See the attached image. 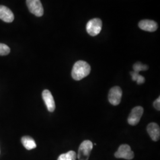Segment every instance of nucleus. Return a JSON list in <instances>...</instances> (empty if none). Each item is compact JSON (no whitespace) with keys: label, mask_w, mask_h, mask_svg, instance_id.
Masks as SVG:
<instances>
[{"label":"nucleus","mask_w":160,"mask_h":160,"mask_svg":"<svg viewBox=\"0 0 160 160\" xmlns=\"http://www.w3.org/2000/svg\"><path fill=\"white\" fill-rule=\"evenodd\" d=\"M91 67L90 65L84 61H78L74 65L72 69V77L76 81L83 79L90 74Z\"/></svg>","instance_id":"1"},{"label":"nucleus","mask_w":160,"mask_h":160,"mask_svg":"<svg viewBox=\"0 0 160 160\" xmlns=\"http://www.w3.org/2000/svg\"><path fill=\"white\" fill-rule=\"evenodd\" d=\"M102 28V22L100 18H95L88 22L86 25L87 33L92 36H96L99 34Z\"/></svg>","instance_id":"2"},{"label":"nucleus","mask_w":160,"mask_h":160,"mask_svg":"<svg viewBox=\"0 0 160 160\" xmlns=\"http://www.w3.org/2000/svg\"><path fill=\"white\" fill-rule=\"evenodd\" d=\"M92 149V143L89 140H86L81 143L78 149V158L79 160H88Z\"/></svg>","instance_id":"3"},{"label":"nucleus","mask_w":160,"mask_h":160,"mask_svg":"<svg viewBox=\"0 0 160 160\" xmlns=\"http://www.w3.org/2000/svg\"><path fill=\"white\" fill-rule=\"evenodd\" d=\"M114 156L117 158L130 160L134 158V152L132 151L129 145L123 144L119 147L118 150L115 152Z\"/></svg>","instance_id":"4"},{"label":"nucleus","mask_w":160,"mask_h":160,"mask_svg":"<svg viewBox=\"0 0 160 160\" xmlns=\"http://www.w3.org/2000/svg\"><path fill=\"white\" fill-rule=\"evenodd\" d=\"M26 4L31 13L37 17L43 15V7L40 0H26Z\"/></svg>","instance_id":"5"},{"label":"nucleus","mask_w":160,"mask_h":160,"mask_svg":"<svg viewBox=\"0 0 160 160\" xmlns=\"http://www.w3.org/2000/svg\"><path fill=\"white\" fill-rule=\"evenodd\" d=\"M122 96V90L118 86L112 87L109 92V101L113 106L119 104Z\"/></svg>","instance_id":"6"},{"label":"nucleus","mask_w":160,"mask_h":160,"mask_svg":"<svg viewBox=\"0 0 160 160\" xmlns=\"http://www.w3.org/2000/svg\"><path fill=\"white\" fill-rule=\"evenodd\" d=\"M143 113V109L141 106H137L132 110L131 112L128 117V123L129 125H137L141 120Z\"/></svg>","instance_id":"7"},{"label":"nucleus","mask_w":160,"mask_h":160,"mask_svg":"<svg viewBox=\"0 0 160 160\" xmlns=\"http://www.w3.org/2000/svg\"><path fill=\"white\" fill-rule=\"evenodd\" d=\"M42 98L48 111L50 112H54L55 109V103L51 92L48 90H45L42 92Z\"/></svg>","instance_id":"8"},{"label":"nucleus","mask_w":160,"mask_h":160,"mask_svg":"<svg viewBox=\"0 0 160 160\" xmlns=\"http://www.w3.org/2000/svg\"><path fill=\"white\" fill-rule=\"evenodd\" d=\"M14 16L12 10L4 6H0V19L6 23H12Z\"/></svg>","instance_id":"9"},{"label":"nucleus","mask_w":160,"mask_h":160,"mask_svg":"<svg viewBox=\"0 0 160 160\" xmlns=\"http://www.w3.org/2000/svg\"><path fill=\"white\" fill-rule=\"evenodd\" d=\"M138 26L140 29L149 32H155L158 29V24L151 20H141L138 24Z\"/></svg>","instance_id":"10"},{"label":"nucleus","mask_w":160,"mask_h":160,"mask_svg":"<svg viewBox=\"0 0 160 160\" xmlns=\"http://www.w3.org/2000/svg\"><path fill=\"white\" fill-rule=\"evenodd\" d=\"M147 132L149 135L154 141H158L160 139V126L155 123H151L147 126Z\"/></svg>","instance_id":"11"},{"label":"nucleus","mask_w":160,"mask_h":160,"mask_svg":"<svg viewBox=\"0 0 160 160\" xmlns=\"http://www.w3.org/2000/svg\"><path fill=\"white\" fill-rule=\"evenodd\" d=\"M22 143L23 146L28 150H31L36 147V143L34 139L29 136H25L22 138Z\"/></svg>","instance_id":"12"},{"label":"nucleus","mask_w":160,"mask_h":160,"mask_svg":"<svg viewBox=\"0 0 160 160\" xmlns=\"http://www.w3.org/2000/svg\"><path fill=\"white\" fill-rule=\"evenodd\" d=\"M77 155L76 152L73 151H70L67 153L61 155L58 160H76Z\"/></svg>","instance_id":"13"},{"label":"nucleus","mask_w":160,"mask_h":160,"mask_svg":"<svg viewBox=\"0 0 160 160\" xmlns=\"http://www.w3.org/2000/svg\"><path fill=\"white\" fill-rule=\"evenodd\" d=\"M132 79L134 81H137L138 84H142L145 82V78L142 75L139 74V73L132 71L131 72Z\"/></svg>","instance_id":"14"},{"label":"nucleus","mask_w":160,"mask_h":160,"mask_svg":"<svg viewBox=\"0 0 160 160\" xmlns=\"http://www.w3.org/2000/svg\"><path fill=\"white\" fill-rule=\"evenodd\" d=\"M133 71L139 73L141 71H146L148 69V66L147 65H143L140 62H138L135 63L133 66Z\"/></svg>","instance_id":"15"},{"label":"nucleus","mask_w":160,"mask_h":160,"mask_svg":"<svg viewBox=\"0 0 160 160\" xmlns=\"http://www.w3.org/2000/svg\"><path fill=\"white\" fill-rule=\"evenodd\" d=\"M10 52V49L8 46L4 43H0V55L5 56L9 54Z\"/></svg>","instance_id":"16"},{"label":"nucleus","mask_w":160,"mask_h":160,"mask_svg":"<svg viewBox=\"0 0 160 160\" xmlns=\"http://www.w3.org/2000/svg\"><path fill=\"white\" fill-rule=\"evenodd\" d=\"M154 106L155 108L158 110H160V97H159L154 102Z\"/></svg>","instance_id":"17"}]
</instances>
